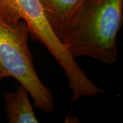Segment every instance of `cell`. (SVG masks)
<instances>
[{"label": "cell", "instance_id": "obj_1", "mask_svg": "<svg viewBox=\"0 0 123 123\" xmlns=\"http://www.w3.org/2000/svg\"><path fill=\"white\" fill-rule=\"evenodd\" d=\"M123 22V0H89L62 44L76 59L118 60L117 36Z\"/></svg>", "mask_w": 123, "mask_h": 123}, {"label": "cell", "instance_id": "obj_2", "mask_svg": "<svg viewBox=\"0 0 123 123\" xmlns=\"http://www.w3.org/2000/svg\"><path fill=\"white\" fill-rule=\"evenodd\" d=\"M0 19L14 23L23 20L28 25L33 40L41 43L57 62L68 81L72 92L70 101L105 94L84 72L72 55L55 36L49 26L39 0H0Z\"/></svg>", "mask_w": 123, "mask_h": 123}, {"label": "cell", "instance_id": "obj_3", "mask_svg": "<svg viewBox=\"0 0 123 123\" xmlns=\"http://www.w3.org/2000/svg\"><path fill=\"white\" fill-rule=\"evenodd\" d=\"M30 30L23 20L14 23L0 19V81L12 77L27 90L34 106L46 113L55 110L51 90L40 81L28 46Z\"/></svg>", "mask_w": 123, "mask_h": 123}, {"label": "cell", "instance_id": "obj_4", "mask_svg": "<svg viewBox=\"0 0 123 123\" xmlns=\"http://www.w3.org/2000/svg\"><path fill=\"white\" fill-rule=\"evenodd\" d=\"M89 0H39L45 17L62 44Z\"/></svg>", "mask_w": 123, "mask_h": 123}, {"label": "cell", "instance_id": "obj_5", "mask_svg": "<svg viewBox=\"0 0 123 123\" xmlns=\"http://www.w3.org/2000/svg\"><path fill=\"white\" fill-rule=\"evenodd\" d=\"M28 95V92L21 85L14 92L5 93V109L8 123H39Z\"/></svg>", "mask_w": 123, "mask_h": 123}]
</instances>
